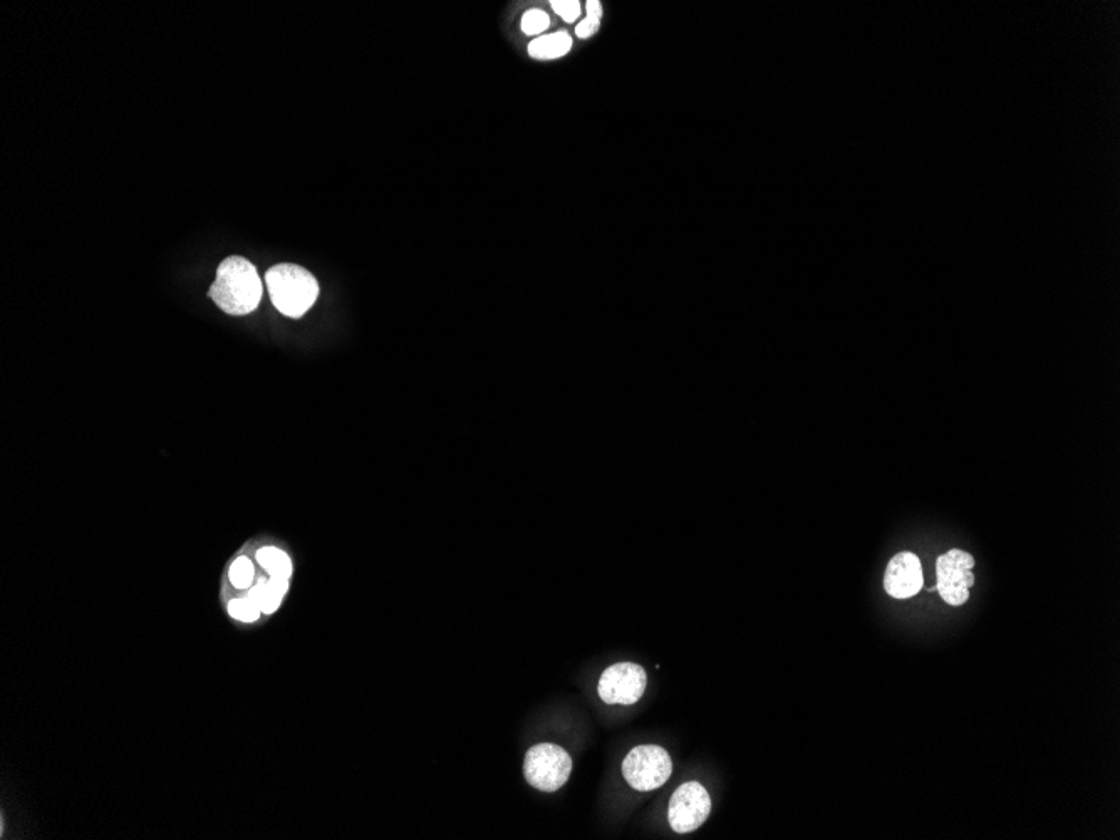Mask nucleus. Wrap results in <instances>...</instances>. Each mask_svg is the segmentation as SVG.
<instances>
[{
	"instance_id": "1",
	"label": "nucleus",
	"mask_w": 1120,
	"mask_h": 840,
	"mask_svg": "<svg viewBox=\"0 0 1120 840\" xmlns=\"http://www.w3.org/2000/svg\"><path fill=\"white\" fill-rule=\"evenodd\" d=\"M208 294L225 314L245 316L259 307L264 284L250 260L234 255L218 265L217 279Z\"/></svg>"
},
{
	"instance_id": "2",
	"label": "nucleus",
	"mask_w": 1120,
	"mask_h": 840,
	"mask_svg": "<svg viewBox=\"0 0 1120 840\" xmlns=\"http://www.w3.org/2000/svg\"><path fill=\"white\" fill-rule=\"evenodd\" d=\"M265 286L275 309L292 319L304 316L319 296L316 277L296 264L274 265L265 274Z\"/></svg>"
},
{
	"instance_id": "3",
	"label": "nucleus",
	"mask_w": 1120,
	"mask_h": 840,
	"mask_svg": "<svg viewBox=\"0 0 1120 840\" xmlns=\"http://www.w3.org/2000/svg\"><path fill=\"white\" fill-rule=\"evenodd\" d=\"M571 772V755L552 743L535 745L525 755V778L534 789L542 792H557L569 780Z\"/></svg>"
},
{
	"instance_id": "4",
	"label": "nucleus",
	"mask_w": 1120,
	"mask_h": 840,
	"mask_svg": "<svg viewBox=\"0 0 1120 840\" xmlns=\"http://www.w3.org/2000/svg\"><path fill=\"white\" fill-rule=\"evenodd\" d=\"M671 772H673L671 757L658 745H641L633 748L628 753V757L624 758V778L639 792H651L663 787L671 777Z\"/></svg>"
},
{
	"instance_id": "5",
	"label": "nucleus",
	"mask_w": 1120,
	"mask_h": 840,
	"mask_svg": "<svg viewBox=\"0 0 1120 840\" xmlns=\"http://www.w3.org/2000/svg\"><path fill=\"white\" fill-rule=\"evenodd\" d=\"M973 569L975 559L965 550H949L936 560V589L949 606H963L970 599V587L975 584Z\"/></svg>"
},
{
	"instance_id": "6",
	"label": "nucleus",
	"mask_w": 1120,
	"mask_h": 840,
	"mask_svg": "<svg viewBox=\"0 0 1120 840\" xmlns=\"http://www.w3.org/2000/svg\"><path fill=\"white\" fill-rule=\"evenodd\" d=\"M711 812V799L698 782L683 783L669 802L668 820L678 834H690L705 824Z\"/></svg>"
},
{
	"instance_id": "7",
	"label": "nucleus",
	"mask_w": 1120,
	"mask_h": 840,
	"mask_svg": "<svg viewBox=\"0 0 1120 840\" xmlns=\"http://www.w3.org/2000/svg\"><path fill=\"white\" fill-rule=\"evenodd\" d=\"M648 685L643 666L636 663L612 664L599 680V696L607 705H633L641 700Z\"/></svg>"
},
{
	"instance_id": "8",
	"label": "nucleus",
	"mask_w": 1120,
	"mask_h": 840,
	"mask_svg": "<svg viewBox=\"0 0 1120 840\" xmlns=\"http://www.w3.org/2000/svg\"><path fill=\"white\" fill-rule=\"evenodd\" d=\"M921 560L913 552H899L887 564L884 589L894 599H909L923 589Z\"/></svg>"
},
{
	"instance_id": "9",
	"label": "nucleus",
	"mask_w": 1120,
	"mask_h": 840,
	"mask_svg": "<svg viewBox=\"0 0 1120 840\" xmlns=\"http://www.w3.org/2000/svg\"><path fill=\"white\" fill-rule=\"evenodd\" d=\"M287 589H289V579H282V577H270L269 581L260 579L250 589L249 597L255 602V606L259 607L260 611L265 612V614H272L275 609H279L280 602H282V597L286 596Z\"/></svg>"
},
{
	"instance_id": "10",
	"label": "nucleus",
	"mask_w": 1120,
	"mask_h": 840,
	"mask_svg": "<svg viewBox=\"0 0 1120 840\" xmlns=\"http://www.w3.org/2000/svg\"><path fill=\"white\" fill-rule=\"evenodd\" d=\"M572 49V37L567 31L539 36L529 44V54L539 61H552L566 56Z\"/></svg>"
},
{
	"instance_id": "11",
	"label": "nucleus",
	"mask_w": 1120,
	"mask_h": 840,
	"mask_svg": "<svg viewBox=\"0 0 1120 840\" xmlns=\"http://www.w3.org/2000/svg\"><path fill=\"white\" fill-rule=\"evenodd\" d=\"M257 560H259L260 566L269 572L270 577L291 579L292 562L284 550L277 549V547H264L257 552Z\"/></svg>"
},
{
	"instance_id": "12",
	"label": "nucleus",
	"mask_w": 1120,
	"mask_h": 840,
	"mask_svg": "<svg viewBox=\"0 0 1120 840\" xmlns=\"http://www.w3.org/2000/svg\"><path fill=\"white\" fill-rule=\"evenodd\" d=\"M587 16L584 21L576 27V36L579 39H589V37L596 34L597 29L601 26L602 19V6L601 2L597 0H589L586 4Z\"/></svg>"
},
{
	"instance_id": "13",
	"label": "nucleus",
	"mask_w": 1120,
	"mask_h": 840,
	"mask_svg": "<svg viewBox=\"0 0 1120 840\" xmlns=\"http://www.w3.org/2000/svg\"><path fill=\"white\" fill-rule=\"evenodd\" d=\"M230 581L237 589H249L254 582L255 571L247 557H239L230 567Z\"/></svg>"
},
{
	"instance_id": "14",
	"label": "nucleus",
	"mask_w": 1120,
	"mask_h": 840,
	"mask_svg": "<svg viewBox=\"0 0 1120 840\" xmlns=\"http://www.w3.org/2000/svg\"><path fill=\"white\" fill-rule=\"evenodd\" d=\"M520 26H522V31H524V34H527V36H539V34L549 29L550 17L547 16V12L542 11V9H530V11L525 12L524 17H522Z\"/></svg>"
},
{
	"instance_id": "15",
	"label": "nucleus",
	"mask_w": 1120,
	"mask_h": 840,
	"mask_svg": "<svg viewBox=\"0 0 1120 840\" xmlns=\"http://www.w3.org/2000/svg\"><path fill=\"white\" fill-rule=\"evenodd\" d=\"M230 616L244 623H254L260 616L259 607L255 606V602L249 596L244 599H234L229 604Z\"/></svg>"
},
{
	"instance_id": "16",
	"label": "nucleus",
	"mask_w": 1120,
	"mask_h": 840,
	"mask_svg": "<svg viewBox=\"0 0 1120 840\" xmlns=\"http://www.w3.org/2000/svg\"><path fill=\"white\" fill-rule=\"evenodd\" d=\"M550 6L566 22H574L581 16V4L577 0H552Z\"/></svg>"
}]
</instances>
